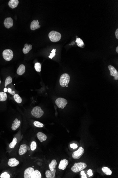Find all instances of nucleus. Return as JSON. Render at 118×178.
Returning a JSON list of instances; mask_svg holds the SVG:
<instances>
[{"label": "nucleus", "mask_w": 118, "mask_h": 178, "mask_svg": "<svg viewBox=\"0 0 118 178\" xmlns=\"http://www.w3.org/2000/svg\"><path fill=\"white\" fill-rule=\"evenodd\" d=\"M24 178H41V175L39 170H34L33 167H29L24 171Z\"/></svg>", "instance_id": "f257e3e1"}, {"label": "nucleus", "mask_w": 118, "mask_h": 178, "mask_svg": "<svg viewBox=\"0 0 118 178\" xmlns=\"http://www.w3.org/2000/svg\"><path fill=\"white\" fill-rule=\"evenodd\" d=\"M70 76L67 73H64L61 75L59 79V84L63 87L66 86L70 82Z\"/></svg>", "instance_id": "f03ea898"}, {"label": "nucleus", "mask_w": 118, "mask_h": 178, "mask_svg": "<svg viewBox=\"0 0 118 178\" xmlns=\"http://www.w3.org/2000/svg\"><path fill=\"white\" fill-rule=\"evenodd\" d=\"M48 37L51 41L53 42H57L60 40L62 36L61 34L59 32L52 31L48 34Z\"/></svg>", "instance_id": "7ed1b4c3"}, {"label": "nucleus", "mask_w": 118, "mask_h": 178, "mask_svg": "<svg viewBox=\"0 0 118 178\" xmlns=\"http://www.w3.org/2000/svg\"><path fill=\"white\" fill-rule=\"evenodd\" d=\"M87 165L85 163H75L71 168V170L75 173H77L83 170L87 167Z\"/></svg>", "instance_id": "20e7f679"}, {"label": "nucleus", "mask_w": 118, "mask_h": 178, "mask_svg": "<svg viewBox=\"0 0 118 178\" xmlns=\"http://www.w3.org/2000/svg\"><path fill=\"white\" fill-rule=\"evenodd\" d=\"M31 114L35 117L39 118L44 115V112L41 107L39 106H36L31 111Z\"/></svg>", "instance_id": "39448f33"}, {"label": "nucleus", "mask_w": 118, "mask_h": 178, "mask_svg": "<svg viewBox=\"0 0 118 178\" xmlns=\"http://www.w3.org/2000/svg\"><path fill=\"white\" fill-rule=\"evenodd\" d=\"M3 56L4 59L7 61L12 60L13 57V51L11 49H6L3 51Z\"/></svg>", "instance_id": "423d86ee"}, {"label": "nucleus", "mask_w": 118, "mask_h": 178, "mask_svg": "<svg viewBox=\"0 0 118 178\" xmlns=\"http://www.w3.org/2000/svg\"><path fill=\"white\" fill-rule=\"evenodd\" d=\"M55 103L59 108L63 109L68 103V101L64 98L59 97L56 99Z\"/></svg>", "instance_id": "0eeeda50"}, {"label": "nucleus", "mask_w": 118, "mask_h": 178, "mask_svg": "<svg viewBox=\"0 0 118 178\" xmlns=\"http://www.w3.org/2000/svg\"><path fill=\"white\" fill-rule=\"evenodd\" d=\"M85 152L84 149L82 147H80L77 151L74 152L72 154V157L74 159H79Z\"/></svg>", "instance_id": "6e6552de"}, {"label": "nucleus", "mask_w": 118, "mask_h": 178, "mask_svg": "<svg viewBox=\"0 0 118 178\" xmlns=\"http://www.w3.org/2000/svg\"><path fill=\"white\" fill-rule=\"evenodd\" d=\"M108 68L110 71V75L114 77V79L116 80H118V72L116 69L113 66L109 65Z\"/></svg>", "instance_id": "1a4fd4ad"}, {"label": "nucleus", "mask_w": 118, "mask_h": 178, "mask_svg": "<svg viewBox=\"0 0 118 178\" xmlns=\"http://www.w3.org/2000/svg\"><path fill=\"white\" fill-rule=\"evenodd\" d=\"M30 149L28 146L24 144L20 146L18 153L20 155H22L26 153L27 151H30Z\"/></svg>", "instance_id": "9d476101"}, {"label": "nucleus", "mask_w": 118, "mask_h": 178, "mask_svg": "<svg viewBox=\"0 0 118 178\" xmlns=\"http://www.w3.org/2000/svg\"><path fill=\"white\" fill-rule=\"evenodd\" d=\"M4 26L7 28H9L13 25V21L12 19L10 17L7 18L5 19L4 21Z\"/></svg>", "instance_id": "9b49d317"}, {"label": "nucleus", "mask_w": 118, "mask_h": 178, "mask_svg": "<svg viewBox=\"0 0 118 178\" xmlns=\"http://www.w3.org/2000/svg\"><path fill=\"white\" fill-rule=\"evenodd\" d=\"M68 161L66 159H63L61 160L59 166V169L63 170H65L66 168L67 165H68Z\"/></svg>", "instance_id": "f8f14e48"}, {"label": "nucleus", "mask_w": 118, "mask_h": 178, "mask_svg": "<svg viewBox=\"0 0 118 178\" xmlns=\"http://www.w3.org/2000/svg\"><path fill=\"white\" fill-rule=\"evenodd\" d=\"M7 164L10 166L13 167L18 166L19 164V161L16 158H12L9 159Z\"/></svg>", "instance_id": "ddd939ff"}, {"label": "nucleus", "mask_w": 118, "mask_h": 178, "mask_svg": "<svg viewBox=\"0 0 118 178\" xmlns=\"http://www.w3.org/2000/svg\"><path fill=\"white\" fill-rule=\"evenodd\" d=\"M39 22L38 20H34L31 22L30 24V29L32 30H35L36 29L39 28L41 27L39 25Z\"/></svg>", "instance_id": "4468645a"}, {"label": "nucleus", "mask_w": 118, "mask_h": 178, "mask_svg": "<svg viewBox=\"0 0 118 178\" xmlns=\"http://www.w3.org/2000/svg\"><path fill=\"white\" fill-rule=\"evenodd\" d=\"M20 124H21V121H19L18 118H16L15 120L13 121V123L12 124V130H16L19 127Z\"/></svg>", "instance_id": "2eb2a0df"}, {"label": "nucleus", "mask_w": 118, "mask_h": 178, "mask_svg": "<svg viewBox=\"0 0 118 178\" xmlns=\"http://www.w3.org/2000/svg\"><path fill=\"white\" fill-rule=\"evenodd\" d=\"M56 170L55 169L53 171H51V170H47L45 172V175L47 178H54L55 177V173Z\"/></svg>", "instance_id": "dca6fc26"}, {"label": "nucleus", "mask_w": 118, "mask_h": 178, "mask_svg": "<svg viewBox=\"0 0 118 178\" xmlns=\"http://www.w3.org/2000/svg\"><path fill=\"white\" fill-rule=\"evenodd\" d=\"M19 3L18 0H10L9 1L8 5L11 8L14 9L18 7Z\"/></svg>", "instance_id": "f3484780"}, {"label": "nucleus", "mask_w": 118, "mask_h": 178, "mask_svg": "<svg viewBox=\"0 0 118 178\" xmlns=\"http://www.w3.org/2000/svg\"><path fill=\"white\" fill-rule=\"evenodd\" d=\"M37 137L38 138L41 142L45 141L47 139V136L45 134L42 132H39L37 133Z\"/></svg>", "instance_id": "a211bd4d"}, {"label": "nucleus", "mask_w": 118, "mask_h": 178, "mask_svg": "<svg viewBox=\"0 0 118 178\" xmlns=\"http://www.w3.org/2000/svg\"><path fill=\"white\" fill-rule=\"evenodd\" d=\"M26 71V67L24 64H21L19 66L17 70V73L18 75H23Z\"/></svg>", "instance_id": "6ab92c4d"}, {"label": "nucleus", "mask_w": 118, "mask_h": 178, "mask_svg": "<svg viewBox=\"0 0 118 178\" xmlns=\"http://www.w3.org/2000/svg\"><path fill=\"white\" fill-rule=\"evenodd\" d=\"M32 45H28V44L26 43L24 45V47L22 49L23 52L25 54L29 53L30 50L32 49Z\"/></svg>", "instance_id": "aec40b11"}, {"label": "nucleus", "mask_w": 118, "mask_h": 178, "mask_svg": "<svg viewBox=\"0 0 118 178\" xmlns=\"http://www.w3.org/2000/svg\"><path fill=\"white\" fill-rule=\"evenodd\" d=\"M57 165V163L56 160H53L49 164V167L50 170L51 171H53L56 168V165Z\"/></svg>", "instance_id": "412c9836"}, {"label": "nucleus", "mask_w": 118, "mask_h": 178, "mask_svg": "<svg viewBox=\"0 0 118 178\" xmlns=\"http://www.w3.org/2000/svg\"><path fill=\"white\" fill-rule=\"evenodd\" d=\"M7 95L5 92H0V101H5L7 99Z\"/></svg>", "instance_id": "4be33fe9"}, {"label": "nucleus", "mask_w": 118, "mask_h": 178, "mask_svg": "<svg viewBox=\"0 0 118 178\" xmlns=\"http://www.w3.org/2000/svg\"><path fill=\"white\" fill-rule=\"evenodd\" d=\"M103 171L107 175H111L112 174V172L109 168L106 167H104L102 168Z\"/></svg>", "instance_id": "5701e85b"}, {"label": "nucleus", "mask_w": 118, "mask_h": 178, "mask_svg": "<svg viewBox=\"0 0 118 178\" xmlns=\"http://www.w3.org/2000/svg\"><path fill=\"white\" fill-rule=\"evenodd\" d=\"M13 98L16 102L18 103H20L22 102V99L18 94H15L13 95Z\"/></svg>", "instance_id": "b1692460"}, {"label": "nucleus", "mask_w": 118, "mask_h": 178, "mask_svg": "<svg viewBox=\"0 0 118 178\" xmlns=\"http://www.w3.org/2000/svg\"><path fill=\"white\" fill-rule=\"evenodd\" d=\"M18 142V140L16 138H14L13 139L12 142L10 144L9 147L10 148L13 149L15 148V146L17 144Z\"/></svg>", "instance_id": "393cba45"}, {"label": "nucleus", "mask_w": 118, "mask_h": 178, "mask_svg": "<svg viewBox=\"0 0 118 178\" xmlns=\"http://www.w3.org/2000/svg\"><path fill=\"white\" fill-rule=\"evenodd\" d=\"M76 42H77V45L79 47H82L84 45V42L83 40L80 38L76 39Z\"/></svg>", "instance_id": "a878e982"}, {"label": "nucleus", "mask_w": 118, "mask_h": 178, "mask_svg": "<svg viewBox=\"0 0 118 178\" xmlns=\"http://www.w3.org/2000/svg\"><path fill=\"white\" fill-rule=\"evenodd\" d=\"M12 82V78L11 76H8L5 82V86L6 88L7 86Z\"/></svg>", "instance_id": "bb28decb"}, {"label": "nucleus", "mask_w": 118, "mask_h": 178, "mask_svg": "<svg viewBox=\"0 0 118 178\" xmlns=\"http://www.w3.org/2000/svg\"><path fill=\"white\" fill-rule=\"evenodd\" d=\"M34 68L36 71L40 72L41 71V65L40 63H36L34 65Z\"/></svg>", "instance_id": "cd10ccee"}, {"label": "nucleus", "mask_w": 118, "mask_h": 178, "mask_svg": "<svg viewBox=\"0 0 118 178\" xmlns=\"http://www.w3.org/2000/svg\"><path fill=\"white\" fill-rule=\"evenodd\" d=\"M37 145L35 141H33L30 144V149L31 151H34L36 149Z\"/></svg>", "instance_id": "c85d7f7f"}, {"label": "nucleus", "mask_w": 118, "mask_h": 178, "mask_svg": "<svg viewBox=\"0 0 118 178\" xmlns=\"http://www.w3.org/2000/svg\"><path fill=\"white\" fill-rule=\"evenodd\" d=\"M33 124L34 126L37 127L42 128L44 127V124H43L42 123L39 122L37 121L34 122Z\"/></svg>", "instance_id": "c756f323"}, {"label": "nucleus", "mask_w": 118, "mask_h": 178, "mask_svg": "<svg viewBox=\"0 0 118 178\" xmlns=\"http://www.w3.org/2000/svg\"><path fill=\"white\" fill-rule=\"evenodd\" d=\"M0 178H10V176L7 172H4L1 175Z\"/></svg>", "instance_id": "7c9ffc66"}, {"label": "nucleus", "mask_w": 118, "mask_h": 178, "mask_svg": "<svg viewBox=\"0 0 118 178\" xmlns=\"http://www.w3.org/2000/svg\"><path fill=\"white\" fill-rule=\"evenodd\" d=\"M56 51V49H53V50L51 51V53H50V55L49 56V57L50 58H51V59H52V58H53V57H54L55 56V55H56V53H55Z\"/></svg>", "instance_id": "2f4dec72"}, {"label": "nucleus", "mask_w": 118, "mask_h": 178, "mask_svg": "<svg viewBox=\"0 0 118 178\" xmlns=\"http://www.w3.org/2000/svg\"><path fill=\"white\" fill-rule=\"evenodd\" d=\"M81 176H81V178H87V176L86 175L85 173V171H83V170H82V171H81Z\"/></svg>", "instance_id": "473e14b6"}, {"label": "nucleus", "mask_w": 118, "mask_h": 178, "mask_svg": "<svg viewBox=\"0 0 118 178\" xmlns=\"http://www.w3.org/2000/svg\"><path fill=\"white\" fill-rule=\"evenodd\" d=\"M7 91L10 94L12 95H14L16 94L15 92L14 91H12V89L10 88H9L7 89Z\"/></svg>", "instance_id": "72a5a7b5"}, {"label": "nucleus", "mask_w": 118, "mask_h": 178, "mask_svg": "<svg viewBox=\"0 0 118 178\" xmlns=\"http://www.w3.org/2000/svg\"><path fill=\"white\" fill-rule=\"evenodd\" d=\"M70 146H71V148H72L74 149L77 148V147H78L77 145V144H75V143L71 144Z\"/></svg>", "instance_id": "f704fd0d"}, {"label": "nucleus", "mask_w": 118, "mask_h": 178, "mask_svg": "<svg viewBox=\"0 0 118 178\" xmlns=\"http://www.w3.org/2000/svg\"><path fill=\"white\" fill-rule=\"evenodd\" d=\"M87 172H87V173H88V175L89 177H91V176H92L93 175V174L92 171L91 170H89Z\"/></svg>", "instance_id": "c9c22d12"}, {"label": "nucleus", "mask_w": 118, "mask_h": 178, "mask_svg": "<svg viewBox=\"0 0 118 178\" xmlns=\"http://www.w3.org/2000/svg\"><path fill=\"white\" fill-rule=\"evenodd\" d=\"M115 35H116V38H117V39H118V29H117L116 30V31L115 32Z\"/></svg>", "instance_id": "e433bc0d"}, {"label": "nucleus", "mask_w": 118, "mask_h": 178, "mask_svg": "<svg viewBox=\"0 0 118 178\" xmlns=\"http://www.w3.org/2000/svg\"><path fill=\"white\" fill-rule=\"evenodd\" d=\"M4 92H6L7 91V89L6 88H5L4 89Z\"/></svg>", "instance_id": "4c0bfd02"}, {"label": "nucleus", "mask_w": 118, "mask_h": 178, "mask_svg": "<svg viewBox=\"0 0 118 178\" xmlns=\"http://www.w3.org/2000/svg\"><path fill=\"white\" fill-rule=\"evenodd\" d=\"M116 51L117 52V53H118V47H117V48L116 49Z\"/></svg>", "instance_id": "58836bf2"}, {"label": "nucleus", "mask_w": 118, "mask_h": 178, "mask_svg": "<svg viewBox=\"0 0 118 178\" xmlns=\"http://www.w3.org/2000/svg\"><path fill=\"white\" fill-rule=\"evenodd\" d=\"M0 83H1V81L0 80Z\"/></svg>", "instance_id": "ea45409f"}, {"label": "nucleus", "mask_w": 118, "mask_h": 178, "mask_svg": "<svg viewBox=\"0 0 118 178\" xmlns=\"http://www.w3.org/2000/svg\"><path fill=\"white\" fill-rule=\"evenodd\" d=\"M66 87H68V85H67V86H66Z\"/></svg>", "instance_id": "a19ab883"}]
</instances>
